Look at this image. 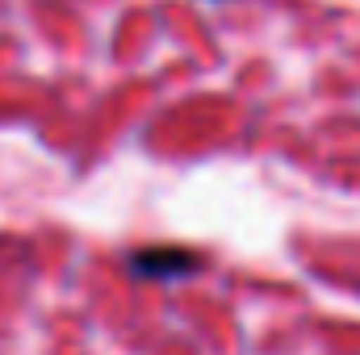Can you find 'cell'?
Listing matches in <instances>:
<instances>
[{
    "mask_svg": "<svg viewBox=\"0 0 360 355\" xmlns=\"http://www.w3.org/2000/svg\"><path fill=\"white\" fill-rule=\"evenodd\" d=\"M130 267L143 280H180V276H193L201 260L197 251H184V247H139L130 255Z\"/></svg>",
    "mask_w": 360,
    "mask_h": 355,
    "instance_id": "obj_1",
    "label": "cell"
}]
</instances>
